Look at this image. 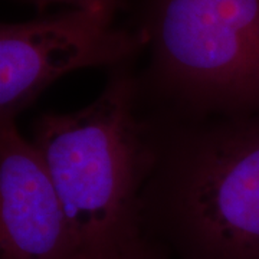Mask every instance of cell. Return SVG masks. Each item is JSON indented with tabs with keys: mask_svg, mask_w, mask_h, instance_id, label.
Listing matches in <instances>:
<instances>
[{
	"mask_svg": "<svg viewBox=\"0 0 259 259\" xmlns=\"http://www.w3.org/2000/svg\"><path fill=\"white\" fill-rule=\"evenodd\" d=\"M141 225L173 259H259V112L154 121Z\"/></svg>",
	"mask_w": 259,
	"mask_h": 259,
	"instance_id": "6da1fadb",
	"label": "cell"
},
{
	"mask_svg": "<svg viewBox=\"0 0 259 259\" xmlns=\"http://www.w3.org/2000/svg\"><path fill=\"white\" fill-rule=\"evenodd\" d=\"M140 98L128 62L112 69L87 107L33 122L32 143L62 200L78 259H111L146 238L141 193L154 158V120L140 115Z\"/></svg>",
	"mask_w": 259,
	"mask_h": 259,
	"instance_id": "7a4b0ae2",
	"label": "cell"
},
{
	"mask_svg": "<svg viewBox=\"0 0 259 259\" xmlns=\"http://www.w3.org/2000/svg\"><path fill=\"white\" fill-rule=\"evenodd\" d=\"M148 87L177 117L259 112V0H143Z\"/></svg>",
	"mask_w": 259,
	"mask_h": 259,
	"instance_id": "3957f363",
	"label": "cell"
},
{
	"mask_svg": "<svg viewBox=\"0 0 259 259\" xmlns=\"http://www.w3.org/2000/svg\"><path fill=\"white\" fill-rule=\"evenodd\" d=\"M108 10L66 8L0 25V122L16 121L49 85L85 68L128 64L148 45L136 28H118Z\"/></svg>",
	"mask_w": 259,
	"mask_h": 259,
	"instance_id": "277c9868",
	"label": "cell"
},
{
	"mask_svg": "<svg viewBox=\"0 0 259 259\" xmlns=\"http://www.w3.org/2000/svg\"><path fill=\"white\" fill-rule=\"evenodd\" d=\"M0 259H78L55 183L16 121L0 122Z\"/></svg>",
	"mask_w": 259,
	"mask_h": 259,
	"instance_id": "5b68a950",
	"label": "cell"
},
{
	"mask_svg": "<svg viewBox=\"0 0 259 259\" xmlns=\"http://www.w3.org/2000/svg\"><path fill=\"white\" fill-rule=\"evenodd\" d=\"M29 5L39 12H45L51 6L81 8V9H101L117 13L124 6V0H13Z\"/></svg>",
	"mask_w": 259,
	"mask_h": 259,
	"instance_id": "8992f818",
	"label": "cell"
},
{
	"mask_svg": "<svg viewBox=\"0 0 259 259\" xmlns=\"http://www.w3.org/2000/svg\"><path fill=\"white\" fill-rule=\"evenodd\" d=\"M111 259H173L163 246L148 238H143Z\"/></svg>",
	"mask_w": 259,
	"mask_h": 259,
	"instance_id": "52a82bcc",
	"label": "cell"
}]
</instances>
